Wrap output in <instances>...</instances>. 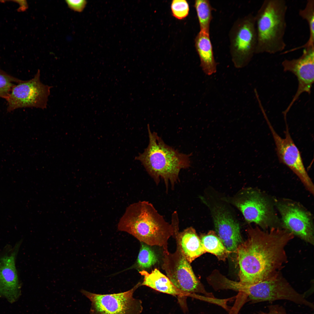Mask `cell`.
<instances>
[{
  "label": "cell",
  "mask_w": 314,
  "mask_h": 314,
  "mask_svg": "<svg viewBox=\"0 0 314 314\" xmlns=\"http://www.w3.org/2000/svg\"><path fill=\"white\" fill-rule=\"evenodd\" d=\"M247 232V239L236 251L239 282L253 285L280 274L287 261L286 246L294 236L279 227L267 230L250 227Z\"/></svg>",
  "instance_id": "cell-1"
},
{
  "label": "cell",
  "mask_w": 314,
  "mask_h": 314,
  "mask_svg": "<svg viewBox=\"0 0 314 314\" xmlns=\"http://www.w3.org/2000/svg\"><path fill=\"white\" fill-rule=\"evenodd\" d=\"M117 229L148 245L162 247L165 252L168 251V241L174 233L171 223L165 220L152 204L145 201L129 206L119 220Z\"/></svg>",
  "instance_id": "cell-2"
},
{
  "label": "cell",
  "mask_w": 314,
  "mask_h": 314,
  "mask_svg": "<svg viewBox=\"0 0 314 314\" xmlns=\"http://www.w3.org/2000/svg\"><path fill=\"white\" fill-rule=\"evenodd\" d=\"M147 129L148 146L135 160L141 163L156 185L163 180L167 192L170 184L173 189L179 181L181 170L190 166L191 154L181 153L165 144L157 133L151 131L149 125Z\"/></svg>",
  "instance_id": "cell-3"
},
{
  "label": "cell",
  "mask_w": 314,
  "mask_h": 314,
  "mask_svg": "<svg viewBox=\"0 0 314 314\" xmlns=\"http://www.w3.org/2000/svg\"><path fill=\"white\" fill-rule=\"evenodd\" d=\"M287 10L285 0L263 2L255 15L257 36L255 54H275L285 49Z\"/></svg>",
  "instance_id": "cell-4"
},
{
  "label": "cell",
  "mask_w": 314,
  "mask_h": 314,
  "mask_svg": "<svg viewBox=\"0 0 314 314\" xmlns=\"http://www.w3.org/2000/svg\"><path fill=\"white\" fill-rule=\"evenodd\" d=\"M175 251L171 253L163 251L162 269L165 272L174 286L181 292L195 297L196 293H201L210 298H216L212 293L205 290L195 275L190 263L186 259L178 240Z\"/></svg>",
  "instance_id": "cell-5"
},
{
  "label": "cell",
  "mask_w": 314,
  "mask_h": 314,
  "mask_svg": "<svg viewBox=\"0 0 314 314\" xmlns=\"http://www.w3.org/2000/svg\"><path fill=\"white\" fill-rule=\"evenodd\" d=\"M241 212L245 220L263 230L277 226L279 221L268 199L252 188L242 189L229 200Z\"/></svg>",
  "instance_id": "cell-6"
},
{
  "label": "cell",
  "mask_w": 314,
  "mask_h": 314,
  "mask_svg": "<svg viewBox=\"0 0 314 314\" xmlns=\"http://www.w3.org/2000/svg\"><path fill=\"white\" fill-rule=\"evenodd\" d=\"M238 292L247 297L251 304L286 300L314 309V305L297 292L280 274L271 279L253 285L240 283Z\"/></svg>",
  "instance_id": "cell-7"
},
{
  "label": "cell",
  "mask_w": 314,
  "mask_h": 314,
  "mask_svg": "<svg viewBox=\"0 0 314 314\" xmlns=\"http://www.w3.org/2000/svg\"><path fill=\"white\" fill-rule=\"evenodd\" d=\"M229 36L230 52L235 66L238 68L245 67L255 54L257 36L255 15L249 13L237 19Z\"/></svg>",
  "instance_id": "cell-8"
},
{
  "label": "cell",
  "mask_w": 314,
  "mask_h": 314,
  "mask_svg": "<svg viewBox=\"0 0 314 314\" xmlns=\"http://www.w3.org/2000/svg\"><path fill=\"white\" fill-rule=\"evenodd\" d=\"M141 283L139 282L130 290L117 293L97 294L83 289L81 291L91 302L90 314H141L142 302L133 297Z\"/></svg>",
  "instance_id": "cell-9"
},
{
  "label": "cell",
  "mask_w": 314,
  "mask_h": 314,
  "mask_svg": "<svg viewBox=\"0 0 314 314\" xmlns=\"http://www.w3.org/2000/svg\"><path fill=\"white\" fill-rule=\"evenodd\" d=\"M40 75L39 69L33 78L22 80L13 88L6 99L8 112L24 108H46L51 87L41 82Z\"/></svg>",
  "instance_id": "cell-10"
},
{
  "label": "cell",
  "mask_w": 314,
  "mask_h": 314,
  "mask_svg": "<svg viewBox=\"0 0 314 314\" xmlns=\"http://www.w3.org/2000/svg\"><path fill=\"white\" fill-rule=\"evenodd\" d=\"M272 134L279 161L286 166L299 179L306 188L313 195L314 185L306 171L300 152L289 132L286 118L285 137H281L275 131L265 114H263Z\"/></svg>",
  "instance_id": "cell-11"
},
{
  "label": "cell",
  "mask_w": 314,
  "mask_h": 314,
  "mask_svg": "<svg viewBox=\"0 0 314 314\" xmlns=\"http://www.w3.org/2000/svg\"><path fill=\"white\" fill-rule=\"evenodd\" d=\"M206 205L210 210L216 233L229 252H236L242 242L237 220L222 203L210 201Z\"/></svg>",
  "instance_id": "cell-12"
},
{
  "label": "cell",
  "mask_w": 314,
  "mask_h": 314,
  "mask_svg": "<svg viewBox=\"0 0 314 314\" xmlns=\"http://www.w3.org/2000/svg\"><path fill=\"white\" fill-rule=\"evenodd\" d=\"M276 205L283 228L313 245L314 226L309 214L300 205L290 201H277Z\"/></svg>",
  "instance_id": "cell-13"
},
{
  "label": "cell",
  "mask_w": 314,
  "mask_h": 314,
  "mask_svg": "<svg viewBox=\"0 0 314 314\" xmlns=\"http://www.w3.org/2000/svg\"><path fill=\"white\" fill-rule=\"evenodd\" d=\"M22 241L14 245H6L0 250V296L11 303L15 301L20 294L21 284L16 262Z\"/></svg>",
  "instance_id": "cell-14"
},
{
  "label": "cell",
  "mask_w": 314,
  "mask_h": 314,
  "mask_svg": "<svg viewBox=\"0 0 314 314\" xmlns=\"http://www.w3.org/2000/svg\"><path fill=\"white\" fill-rule=\"evenodd\" d=\"M284 72L292 73L297 77L298 82L296 93L283 113L287 114L292 106L302 93L310 94L314 81V47L305 48L299 58L291 60L286 59L282 62Z\"/></svg>",
  "instance_id": "cell-15"
},
{
  "label": "cell",
  "mask_w": 314,
  "mask_h": 314,
  "mask_svg": "<svg viewBox=\"0 0 314 314\" xmlns=\"http://www.w3.org/2000/svg\"><path fill=\"white\" fill-rule=\"evenodd\" d=\"M174 229L173 237L177 239L185 257L190 263L195 259L206 253L202 246L200 238L192 227L179 231V222L172 223Z\"/></svg>",
  "instance_id": "cell-16"
},
{
  "label": "cell",
  "mask_w": 314,
  "mask_h": 314,
  "mask_svg": "<svg viewBox=\"0 0 314 314\" xmlns=\"http://www.w3.org/2000/svg\"><path fill=\"white\" fill-rule=\"evenodd\" d=\"M139 273L144 277L141 286H146L160 292L177 297L179 299L190 297L177 289L168 277L157 268H155L150 273L145 270L140 271Z\"/></svg>",
  "instance_id": "cell-17"
},
{
  "label": "cell",
  "mask_w": 314,
  "mask_h": 314,
  "mask_svg": "<svg viewBox=\"0 0 314 314\" xmlns=\"http://www.w3.org/2000/svg\"><path fill=\"white\" fill-rule=\"evenodd\" d=\"M195 45L200 58V66L204 72L208 75L215 73L217 65L210 34L200 31L195 39Z\"/></svg>",
  "instance_id": "cell-18"
},
{
  "label": "cell",
  "mask_w": 314,
  "mask_h": 314,
  "mask_svg": "<svg viewBox=\"0 0 314 314\" xmlns=\"http://www.w3.org/2000/svg\"><path fill=\"white\" fill-rule=\"evenodd\" d=\"M203 248L206 253L213 254L219 260L224 261L230 253L225 248L215 232L210 231L200 238Z\"/></svg>",
  "instance_id": "cell-19"
},
{
  "label": "cell",
  "mask_w": 314,
  "mask_h": 314,
  "mask_svg": "<svg viewBox=\"0 0 314 314\" xmlns=\"http://www.w3.org/2000/svg\"><path fill=\"white\" fill-rule=\"evenodd\" d=\"M195 7L199 24L200 31L210 34V24L214 8L208 0L195 1Z\"/></svg>",
  "instance_id": "cell-20"
},
{
  "label": "cell",
  "mask_w": 314,
  "mask_h": 314,
  "mask_svg": "<svg viewBox=\"0 0 314 314\" xmlns=\"http://www.w3.org/2000/svg\"><path fill=\"white\" fill-rule=\"evenodd\" d=\"M299 15L307 22L309 31L308 40L300 48L314 47V0H307L305 8L299 10Z\"/></svg>",
  "instance_id": "cell-21"
},
{
  "label": "cell",
  "mask_w": 314,
  "mask_h": 314,
  "mask_svg": "<svg viewBox=\"0 0 314 314\" xmlns=\"http://www.w3.org/2000/svg\"><path fill=\"white\" fill-rule=\"evenodd\" d=\"M158 261L154 251L149 245L141 242L136 262L133 267L144 270L154 265Z\"/></svg>",
  "instance_id": "cell-22"
},
{
  "label": "cell",
  "mask_w": 314,
  "mask_h": 314,
  "mask_svg": "<svg viewBox=\"0 0 314 314\" xmlns=\"http://www.w3.org/2000/svg\"><path fill=\"white\" fill-rule=\"evenodd\" d=\"M22 80L13 76L0 68V97L5 99L8 97L13 88Z\"/></svg>",
  "instance_id": "cell-23"
},
{
  "label": "cell",
  "mask_w": 314,
  "mask_h": 314,
  "mask_svg": "<svg viewBox=\"0 0 314 314\" xmlns=\"http://www.w3.org/2000/svg\"><path fill=\"white\" fill-rule=\"evenodd\" d=\"M171 8L173 15L177 19H183L188 14L189 5L185 0H173L172 3Z\"/></svg>",
  "instance_id": "cell-24"
},
{
  "label": "cell",
  "mask_w": 314,
  "mask_h": 314,
  "mask_svg": "<svg viewBox=\"0 0 314 314\" xmlns=\"http://www.w3.org/2000/svg\"><path fill=\"white\" fill-rule=\"evenodd\" d=\"M66 2L70 9L78 12L82 11L87 3L85 0H67Z\"/></svg>",
  "instance_id": "cell-25"
},
{
  "label": "cell",
  "mask_w": 314,
  "mask_h": 314,
  "mask_svg": "<svg viewBox=\"0 0 314 314\" xmlns=\"http://www.w3.org/2000/svg\"><path fill=\"white\" fill-rule=\"evenodd\" d=\"M268 311H260L254 314H288L285 308L278 304L271 305L268 306Z\"/></svg>",
  "instance_id": "cell-26"
},
{
  "label": "cell",
  "mask_w": 314,
  "mask_h": 314,
  "mask_svg": "<svg viewBox=\"0 0 314 314\" xmlns=\"http://www.w3.org/2000/svg\"><path fill=\"white\" fill-rule=\"evenodd\" d=\"M10 1L16 3L19 5V7L17 9L18 12H24L28 8V4L26 0H13Z\"/></svg>",
  "instance_id": "cell-27"
},
{
  "label": "cell",
  "mask_w": 314,
  "mask_h": 314,
  "mask_svg": "<svg viewBox=\"0 0 314 314\" xmlns=\"http://www.w3.org/2000/svg\"><path fill=\"white\" fill-rule=\"evenodd\" d=\"M169 314H171V313H170Z\"/></svg>",
  "instance_id": "cell-28"
}]
</instances>
